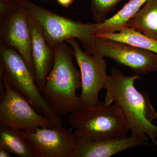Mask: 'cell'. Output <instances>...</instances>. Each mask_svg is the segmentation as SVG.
I'll return each instance as SVG.
<instances>
[{"label":"cell","mask_w":157,"mask_h":157,"mask_svg":"<svg viewBox=\"0 0 157 157\" xmlns=\"http://www.w3.org/2000/svg\"><path fill=\"white\" fill-rule=\"evenodd\" d=\"M141 78L138 74L127 76L117 68H111L106 80L104 101L113 103L131 135L147 141L150 139L157 148V127L152 123L157 111L148 93L135 87V82Z\"/></svg>","instance_id":"1"},{"label":"cell","mask_w":157,"mask_h":157,"mask_svg":"<svg viewBox=\"0 0 157 157\" xmlns=\"http://www.w3.org/2000/svg\"><path fill=\"white\" fill-rule=\"evenodd\" d=\"M54 49L53 65L42 93L53 112L62 117L81 107L80 98L76 94L81 90V73L74 66V52L67 42Z\"/></svg>","instance_id":"2"},{"label":"cell","mask_w":157,"mask_h":157,"mask_svg":"<svg viewBox=\"0 0 157 157\" xmlns=\"http://www.w3.org/2000/svg\"><path fill=\"white\" fill-rule=\"evenodd\" d=\"M68 122L76 137L99 139L127 135L129 132L114 104L104 101L81 107L69 114Z\"/></svg>","instance_id":"3"},{"label":"cell","mask_w":157,"mask_h":157,"mask_svg":"<svg viewBox=\"0 0 157 157\" xmlns=\"http://www.w3.org/2000/svg\"><path fill=\"white\" fill-rule=\"evenodd\" d=\"M0 60V65L4 68L11 86L24 97L37 112L49 119L56 126H63L62 117L55 113L45 101L35 76L21 55L1 42Z\"/></svg>","instance_id":"4"},{"label":"cell","mask_w":157,"mask_h":157,"mask_svg":"<svg viewBox=\"0 0 157 157\" xmlns=\"http://www.w3.org/2000/svg\"><path fill=\"white\" fill-rule=\"evenodd\" d=\"M29 12L37 21L46 42L51 48L69 39H77L89 51L95 41V23H82L75 21L38 6L29 0H21Z\"/></svg>","instance_id":"5"},{"label":"cell","mask_w":157,"mask_h":157,"mask_svg":"<svg viewBox=\"0 0 157 157\" xmlns=\"http://www.w3.org/2000/svg\"><path fill=\"white\" fill-rule=\"evenodd\" d=\"M0 37L1 42L21 55L35 76L29 11L20 1L0 0Z\"/></svg>","instance_id":"6"},{"label":"cell","mask_w":157,"mask_h":157,"mask_svg":"<svg viewBox=\"0 0 157 157\" xmlns=\"http://www.w3.org/2000/svg\"><path fill=\"white\" fill-rule=\"evenodd\" d=\"M0 77L3 78L5 94L0 103V126L25 132L36 128L56 127L45 116L40 114L24 97L11 86L0 65Z\"/></svg>","instance_id":"7"},{"label":"cell","mask_w":157,"mask_h":157,"mask_svg":"<svg viewBox=\"0 0 157 157\" xmlns=\"http://www.w3.org/2000/svg\"><path fill=\"white\" fill-rule=\"evenodd\" d=\"M88 52L112 59L138 75L157 72V54L124 42L96 37L94 45Z\"/></svg>","instance_id":"8"},{"label":"cell","mask_w":157,"mask_h":157,"mask_svg":"<svg viewBox=\"0 0 157 157\" xmlns=\"http://www.w3.org/2000/svg\"><path fill=\"white\" fill-rule=\"evenodd\" d=\"M72 47L74 58L79 68L81 77V107L95 106L101 102L100 91L105 88L107 64L104 58L82 50L75 39L66 41Z\"/></svg>","instance_id":"9"},{"label":"cell","mask_w":157,"mask_h":157,"mask_svg":"<svg viewBox=\"0 0 157 157\" xmlns=\"http://www.w3.org/2000/svg\"><path fill=\"white\" fill-rule=\"evenodd\" d=\"M72 128L63 126L36 128L25 135L34 157H72L76 144V137Z\"/></svg>","instance_id":"10"},{"label":"cell","mask_w":157,"mask_h":157,"mask_svg":"<svg viewBox=\"0 0 157 157\" xmlns=\"http://www.w3.org/2000/svg\"><path fill=\"white\" fill-rule=\"evenodd\" d=\"M147 144V141L132 135L99 139L76 137V144L72 157H110Z\"/></svg>","instance_id":"11"},{"label":"cell","mask_w":157,"mask_h":157,"mask_svg":"<svg viewBox=\"0 0 157 157\" xmlns=\"http://www.w3.org/2000/svg\"><path fill=\"white\" fill-rule=\"evenodd\" d=\"M29 21L32 39V59L34 72L37 85L42 92L46 78L53 65L54 49L48 45L42 28L29 11Z\"/></svg>","instance_id":"12"},{"label":"cell","mask_w":157,"mask_h":157,"mask_svg":"<svg viewBox=\"0 0 157 157\" xmlns=\"http://www.w3.org/2000/svg\"><path fill=\"white\" fill-rule=\"evenodd\" d=\"M148 0H129L114 15L103 22L96 23L94 34L117 33L126 27L130 19L137 14Z\"/></svg>","instance_id":"13"},{"label":"cell","mask_w":157,"mask_h":157,"mask_svg":"<svg viewBox=\"0 0 157 157\" xmlns=\"http://www.w3.org/2000/svg\"><path fill=\"white\" fill-rule=\"evenodd\" d=\"M126 27L157 40V0H148L129 20Z\"/></svg>","instance_id":"14"},{"label":"cell","mask_w":157,"mask_h":157,"mask_svg":"<svg viewBox=\"0 0 157 157\" xmlns=\"http://www.w3.org/2000/svg\"><path fill=\"white\" fill-rule=\"evenodd\" d=\"M0 147L20 157H34L24 131L0 126Z\"/></svg>","instance_id":"15"},{"label":"cell","mask_w":157,"mask_h":157,"mask_svg":"<svg viewBox=\"0 0 157 157\" xmlns=\"http://www.w3.org/2000/svg\"><path fill=\"white\" fill-rule=\"evenodd\" d=\"M95 36L124 42L157 54V40L151 39L140 32L129 28H125L113 33L95 34Z\"/></svg>","instance_id":"16"},{"label":"cell","mask_w":157,"mask_h":157,"mask_svg":"<svg viewBox=\"0 0 157 157\" xmlns=\"http://www.w3.org/2000/svg\"><path fill=\"white\" fill-rule=\"evenodd\" d=\"M93 19L95 23L103 22L117 6L123 0H90Z\"/></svg>","instance_id":"17"},{"label":"cell","mask_w":157,"mask_h":157,"mask_svg":"<svg viewBox=\"0 0 157 157\" xmlns=\"http://www.w3.org/2000/svg\"><path fill=\"white\" fill-rule=\"evenodd\" d=\"M58 3L64 7V8H68L70 7L74 2V0H57Z\"/></svg>","instance_id":"18"},{"label":"cell","mask_w":157,"mask_h":157,"mask_svg":"<svg viewBox=\"0 0 157 157\" xmlns=\"http://www.w3.org/2000/svg\"><path fill=\"white\" fill-rule=\"evenodd\" d=\"M10 153L2 147H0V157H9L11 156Z\"/></svg>","instance_id":"19"},{"label":"cell","mask_w":157,"mask_h":157,"mask_svg":"<svg viewBox=\"0 0 157 157\" xmlns=\"http://www.w3.org/2000/svg\"><path fill=\"white\" fill-rule=\"evenodd\" d=\"M11 1H20L21 0H11ZM38 1H40V2H47L45 0H38Z\"/></svg>","instance_id":"20"}]
</instances>
